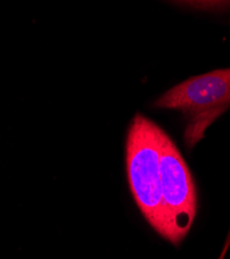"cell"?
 Masks as SVG:
<instances>
[{"label":"cell","instance_id":"cell-1","mask_svg":"<svg viewBox=\"0 0 230 259\" xmlns=\"http://www.w3.org/2000/svg\"><path fill=\"white\" fill-rule=\"evenodd\" d=\"M162 128L137 114L127 139V175L133 197L144 218L162 235L165 214L161 195L160 133Z\"/></svg>","mask_w":230,"mask_h":259},{"label":"cell","instance_id":"cell-2","mask_svg":"<svg viewBox=\"0 0 230 259\" xmlns=\"http://www.w3.org/2000/svg\"><path fill=\"white\" fill-rule=\"evenodd\" d=\"M178 110L187 120L185 139L192 147L205 130L230 106V69L191 77L166 92L155 104Z\"/></svg>","mask_w":230,"mask_h":259},{"label":"cell","instance_id":"cell-3","mask_svg":"<svg viewBox=\"0 0 230 259\" xmlns=\"http://www.w3.org/2000/svg\"><path fill=\"white\" fill-rule=\"evenodd\" d=\"M160 172L165 214L164 237L178 244L193 224L197 195L189 168L175 144L163 130L160 133Z\"/></svg>","mask_w":230,"mask_h":259}]
</instances>
